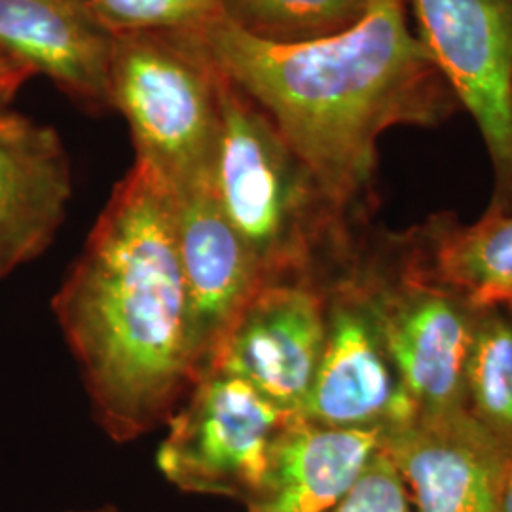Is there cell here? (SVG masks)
Returning a JSON list of instances; mask_svg holds the SVG:
<instances>
[{
    "mask_svg": "<svg viewBox=\"0 0 512 512\" xmlns=\"http://www.w3.org/2000/svg\"><path fill=\"white\" fill-rule=\"evenodd\" d=\"M374 0H222V18L275 46L338 37L359 25Z\"/></svg>",
    "mask_w": 512,
    "mask_h": 512,
    "instance_id": "obj_16",
    "label": "cell"
},
{
    "mask_svg": "<svg viewBox=\"0 0 512 512\" xmlns=\"http://www.w3.org/2000/svg\"><path fill=\"white\" fill-rule=\"evenodd\" d=\"M52 310L110 439L169 421L196 370L177 198L152 167L135 160L114 186Z\"/></svg>",
    "mask_w": 512,
    "mask_h": 512,
    "instance_id": "obj_2",
    "label": "cell"
},
{
    "mask_svg": "<svg viewBox=\"0 0 512 512\" xmlns=\"http://www.w3.org/2000/svg\"><path fill=\"white\" fill-rule=\"evenodd\" d=\"M296 418L243 378L217 368L190 389L167 421L158 467L183 492L247 505L262 486L275 442Z\"/></svg>",
    "mask_w": 512,
    "mask_h": 512,
    "instance_id": "obj_6",
    "label": "cell"
},
{
    "mask_svg": "<svg viewBox=\"0 0 512 512\" xmlns=\"http://www.w3.org/2000/svg\"><path fill=\"white\" fill-rule=\"evenodd\" d=\"M384 429H332L296 418L275 442L260 490L247 512H332L368 461Z\"/></svg>",
    "mask_w": 512,
    "mask_h": 512,
    "instance_id": "obj_14",
    "label": "cell"
},
{
    "mask_svg": "<svg viewBox=\"0 0 512 512\" xmlns=\"http://www.w3.org/2000/svg\"><path fill=\"white\" fill-rule=\"evenodd\" d=\"M494 167L488 209L512 213V0H406Z\"/></svg>",
    "mask_w": 512,
    "mask_h": 512,
    "instance_id": "obj_7",
    "label": "cell"
},
{
    "mask_svg": "<svg viewBox=\"0 0 512 512\" xmlns=\"http://www.w3.org/2000/svg\"><path fill=\"white\" fill-rule=\"evenodd\" d=\"M414 512H499L507 448L467 410L416 416L384 429Z\"/></svg>",
    "mask_w": 512,
    "mask_h": 512,
    "instance_id": "obj_10",
    "label": "cell"
},
{
    "mask_svg": "<svg viewBox=\"0 0 512 512\" xmlns=\"http://www.w3.org/2000/svg\"><path fill=\"white\" fill-rule=\"evenodd\" d=\"M213 194L262 285H329L353 260L368 219L330 194L274 122L226 76Z\"/></svg>",
    "mask_w": 512,
    "mask_h": 512,
    "instance_id": "obj_3",
    "label": "cell"
},
{
    "mask_svg": "<svg viewBox=\"0 0 512 512\" xmlns=\"http://www.w3.org/2000/svg\"><path fill=\"white\" fill-rule=\"evenodd\" d=\"M114 33L192 31L222 18V0H93Z\"/></svg>",
    "mask_w": 512,
    "mask_h": 512,
    "instance_id": "obj_18",
    "label": "cell"
},
{
    "mask_svg": "<svg viewBox=\"0 0 512 512\" xmlns=\"http://www.w3.org/2000/svg\"><path fill=\"white\" fill-rule=\"evenodd\" d=\"M114 40L93 0H0V50L84 109H110Z\"/></svg>",
    "mask_w": 512,
    "mask_h": 512,
    "instance_id": "obj_12",
    "label": "cell"
},
{
    "mask_svg": "<svg viewBox=\"0 0 512 512\" xmlns=\"http://www.w3.org/2000/svg\"><path fill=\"white\" fill-rule=\"evenodd\" d=\"M355 256L327 285V338L302 418L332 429H389L418 410L391 365Z\"/></svg>",
    "mask_w": 512,
    "mask_h": 512,
    "instance_id": "obj_8",
    "label": "cell"
},
{
    "mask_svg": "<svg viewBox=\"0 0 512 512\" xmlns=\"http://www.w3.org/2000/svg\"><path fill=\"white\" fill-rule=\"evenodd\" d=\"M35 74L0 50V109L10 107L21 86Z\"/></svg>",
    "mask_w": 512,
    "mask_h": 512,
    "instance_id": "obj_20",
    "label": "cell"
},
{
    "mask_svg": "<svg viewBox=\"0 0 512 512\" xmlns=\"http://www.w3.org/2000/svg\"><path fill=\"white\" fill-rule=\"evenodd\" d=\"M71 196V162L59 133L2 107L0 279L52 245Z\"/></svg>",
    "mask_w": 512,
    "mask_h": 512,
    "instance_id": "obj_13",
    "label": "cell"
},
{
    "mask_svg": "<svg viewBox=\"0 0 512 512\" xmlns=\"http://www.w3.org/2000/svg\"><path fill=\"white\" fill-rule=\"evenodd\" d=\"M192 33L330 194L361 217L372 207L385 131L437 128L463 110L410 27L406 0H374L351 31L310 44H266L224 18Z\"/></svg>",
    "mask_w": 512,
    "mask_h": 512,
    "instance_id": "obj_1",
    "label": "cell"
},
{
    "mask_svg": "<svg viewBox=\"0 0 512 512\" xmlns=\"http://www.w3.org/2000/svg\"><path fill=\"white\" fill-rule=\"evenodd\" d=\"M325 338L327 285L264 283L241 313L217 368L243 378L277 408L302 418Z\"/></svg>",
    "mask_w": 512,
    "mask_h": 512,
    "instance_id": "obj_9",
    "label": "cell"
},
{
    "mask_svg": "<svg viewBox=\"0 0 512 512\" xmlns=\"http://www.w3.org/2000/svg\"><path fill=\"white\" fill-rule=\"evenodd\" d=\"M499 512H512V446L505 452V463L499 484Z\"/></svg>",
    "mask_w": 512,
    "mask_h": 512,
    "instance_id": "obj_21",
    "label": "cell"
},
{
    "mask_svg": "<svg viewBox=\"0 0 512 512\" xmlns=\"http://www.w3.org/2000/svg\"><path fill=\"white\" fill-rule=\"evenodd\" d=\"M393 239L401 274H387L380 241L365 253L361 239L353 262L391 365L418 416L465 410L476 310L418 274L404 258L401 236Z\"/></svg>",
    "mask_w": 512,
    "mask_h": 512,
    "instance_id": "obj_5",
    "label": "cell"
},
{
    "mask_svg": "<svg viewBox=\"0 0 512 512\" xmlns=\"http://www.w3.org/2000/svg\"><path fill=\"white\" fill-rule=\"evenodd\" d=\"M222 90L224 76L192 31L116 33L110 109L126 118L137 162L177 198L213 186Z\"/></svg>",
    "mask_w": 512,
    "mask_h": 512,
    "instance_id": "obj_4",
    "label": "cell"
},
{
    "mask_svg": "<svg viewBox=\"0 0 512 512\" xmlns=\"http://www.w3.org/2000/svg\"><path fill=\"white\" fill-rule=\"evenodd\" d=\"M71 512H118L114 507H101V509H92V511H71Z\"/></svg>",
    "mask_w": 512,
    "mask_h": 512,
    "instance_id": "obj_22",
    "label": "cell"
},
{
    "mask_svg": "<svg viewBox=\"0 0 512 512\" xmlns=\"http://www.w3.org/2000/svg\"><path fill=\"white\" fill-rule=\"evenodd\" d=\"M418 274L461 296L475 310L512 315V213L488 209L471 224L435 215L401 236Z\"/></svg>",
    "mask_w": 512,
    "mask_h": 512,
    "instance_id": "obj_15",
    "label": "cell"
},
{
    "mask_svg": "<svg viewBox=\"0 0 512 512\" xmlns=\"http://www.w3.org/2000/svg\"><path fill=\"white\" fill-rule=\"evenodd\" d=\"M332 512H414V507L397 467L380 448Z\"/></svg>",
    "mask_w": 512,
    "mask_h": 512,
    "instance_id": "obj_19",
    "label": "cell"
},
{
    "mask_svg": "<svg viewBox=\"0 0 512 512\" xmlns=\"http://www.w3.org/2000/svg\"><path fill=\"white\" fill-rule=\"evenodd\" d=\"M177 226L198 384L219 365L222 349L262 277L220 211L213 186L177 198Z\"/></svg>",
    "mask_w": 512,
    "mask_h": 512,
    "instance_id": "obj_11",
    "label": "cell"
},
{
    "mask_svg": "<svg viewBox=\"0 0 512 512\" xmlns=\"http://www.w3.org/2000/svg\"><path fill=\"white\" fill-rule=\"evenodd\" d=\"M465 410L505 448L512 446V315L476 310L465 376Z\"/></svg>",
    "mask_w": 512,
    "mask_h": 512,
    "instance_id": "obj_17",
    "label": "cell"
}]
</instances>
